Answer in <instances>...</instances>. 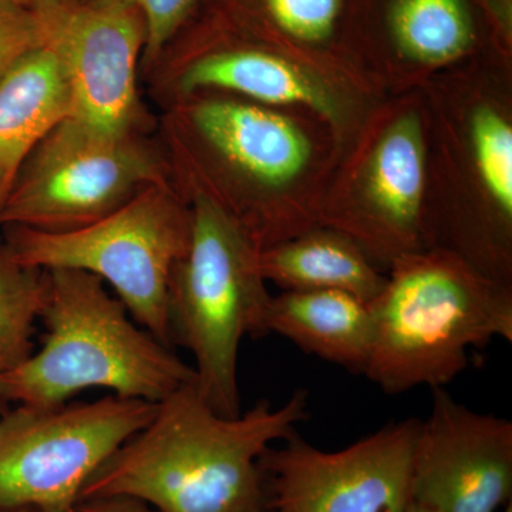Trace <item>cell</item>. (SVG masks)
Segmentation results:
<instances>
[{"mask_svg":"<svg viewBox=\"0 0 512 512\" xmlns=\"http://www.w3.org/2000/svg\"><path fill=\"white\" fill-rule=\"evenodd\" d=\"M170 163L194 178L259 251L322 225L343 146L326 121L221 93L171 104Z\"/></svg>","mask_w":512,"mask_h":512,"instance_id":"obj_1","label":"cell"},{"mask_svg":"<svg viewBox=\"0 0 512 512\" xmlns=\"http://www.w3.org/2000/svg\"><path fill=\"white\" fill-rule=\"evenodd\" d=\"M308 417L303 389L278 409L261 400L225 417L185 384L89 478L79 501L127 495L158 512H265L259 457Z\"/></svg>","mask_w":512,"mask_h":512,"instance_id":"obj_2","label":"cell"},{"mask_svg":"<svg viewBox=\"0 0 512 512\" xmlns=\"http://www.w3.org/2000/svg\"><path fill=\"white\" fill-rule=\"evenodd\" d=\"M429 138L430 248L512 286V63L484 56L421 89Z\"/></svg>","mask_w":512,"mask_h":512,"instance_id":"obj_3","label":"cell"},{"mask_svg":"<svg viewBox=\"0 0 512 512\" xmlns=\"http://www.w3.org/2000/svg\"><path fill=\"white\" fill-rule=\"evenodd\" d=\"M42 315L46 333L0 387L3 402L62 406L90 389L160 403L195 382L192 366L131 318L99 276L50 269Z\"/></svg>","mask_w":512,"mask_h":512,"instance_id":"obj_4","label":"cell"},{"mask_svg":"<svg viewBox=\"0 0 512 512\" xmlns=\"http://www.w3.org/2000/svg\"><path fill=\"white\" fill-rule=\"evenodd\" d=\"M370 303L375 336L365 375L384 393L444 387L468 366V349L512 342V286L443 248L400 256Z\"/></svg>","mask_w":512,"mask_h":512,"instance_id":"obj_5","label":"cell"},{"mask_svg":"<svg viewBox=\"0 0 512 512\" xmlns=\"http://www.w3.org/2000/svg\"><path fill=\"white\" fill-rule=\"evenodd\" d=\"M171 170L191 215L190 241L168 289L171 345L194 357V383L205 402L221 416L237 417L242 340L268 335L272 295L259 266L261 251L194 178L173 164Z\"/></svg>","mask_w":512,"mask_h":512,"instance_id":"obj_6","label":"cell"},{"mask_svg":"<svg viewBox=\"0 0 512 512\" xmlns=\"http://www.w3.org/2000/svg\"><path fill=\"white\" fill-rule=\"evenodd\" d=\"M427 114L421 90L383 97L343 150L322 225L349 235L382 271L429 249Z\"/></svg>","mask_w":512,"mask_h":512,"instance_id":"obj_7","label":"cell"},{"mask_svg":"<svg viewBox=\"0 0 512 512\" xmlns=\"http://www.w3.org/2000/svg\"><path fill=\"white\" fill-rule=\"evenodd\" d=\"M191 215L174 178L153 185L107 217L66 232L5 228L3 248L19 264L99 276L131 318L170 346L168 289L190 241Z\"/></svg>","mask_w":512,"mask_h":512,"instance_id":"obj_8","label":"cell"},{"mask_svg":"<svg viewBox=\"0 0 512 512\" xmlns=\"http://www.w3.org/2000/svg\"><path fill=\"white\" fill-rule=\"evenodd\" d=\"M171 180L167 151L146 133H109L70 116L20 165L0 210V229L87 227Z\"/></svg>","mask_w":512,"mask_h":512,"instance_id":"obj_9","label":"cell"},{"mask_svg":"<svg viewBox=\"0 0 512 512\" xmlns=\"http://www.w3.org/2000/svg\"><path fill=\"white\" fill-rule=\"evenodd\" d=\"M157 403L109 394L90 403L18 406L0 421V507L72 510L84 484L153 419Z\"/></svg>","mask_w":512,"mask_h":512,"instance_id":"obj_10","label":"cell"},{"mask_svg":"<svg viewBox=\"0 0 512 512\" xmlns=\"http://www.w3.org/2000/svg\"><path fill=\"white\" fill-rule=\"evenodd\" d=\"M198 93L228 94L264 106L306 111L333 128L343 150L383 99L291 53L235 35L207 19L165 76L170 106Z\"/></svg>","mask_w":512,"mask_h":512,"instance_id":"obj_11","label":"cell"},{"mask_svg":"<svg viewBox=\"0 0 512 512\" xmlns=\"http://www.w3.org/2000/svg\"><path fill=\"white\" fill-rule=\"evenodd\" d=\"M421 420L392 421L339 451L293 430L259 457L268 512H404Z\"/></svg>","mask_w":512,"mask_h":512,"instance_id":"obj_12","label":"cell"},{"mask_svg":"<svg viewBox=\"0 0 512 512\" xmlns=\"http://www.w3.org/2000/svg\"><path fill=\"white\" fill-rule=\"evenodd\" d=\"M43 39L62 66L73 117L109 133H146L138 69L146 25L134 9L77 2L37 13Z\"/></svg>","mask_w":512,"mask_h":512,"instance_id":"obj_13","label":"cell"},{"mask_svg":"<svg viewBox=\"0 0 512 512\" xmlns=\"http://www.w3.org/2000/svg\"><path fill=\"white\" fill-rule=\"evenodd\" d=\"M359 42L367 76L384 97L421 90L480 57H501L477 0H360Z\"/></svg>","mask_w":512,"mask_h":512,"instance_id":"obj_14","label":"cell"},{"mask_svg":"<svg viewBox=\"0 0 512 512\" xmlns=\"http://www.w3.org/2000/svg\"><path fill=\"white\" fill-rule=\"evenodd\" d=\"M512 423L433 389L414 447L410 503L440 512H497L511 503Z\"/></svg>","mask_w":512,"mask_h":512,"instance_id":"obj_15","label":"cell"},{"mask_svg":"<svg viewBox=\"0 0 512 512\" xmlns=\"http://www.w3.org/2000/svg\"><path fill=\"white\" fill-rule=\"evenodd\" d=\"M207 20L284 50L377 97L360 55V0H210Z\"/></svg>","mask_w":512,"mask_h":512,"instance_id":"obj_16","label":"cell"},{"mask_svg":"<svg viewBox=\"0 0 512 512\" xmlns=\"http://www.w3.org/2000/svg\"><path fill=\"white\" fill-rule=\"evenodd\" d=\"M266 332L291 340L309 355L363 375L375 319L369 303L339 291H282L271 296Z\"/></svg>","mask_w":512,"mask_h":512,"instance_id":"obj_17","label":"cell"},{"mask_svg":"<svg viewBox=\"0 0 512 512\" xmlns=\"http://www.w3.org/2000/svg\"><path fill=\"white\" fill-rule=\"evenodd\" d=\"M259 266L282 291L346 292L369 305L387 278L355 239L325 225L259 252Z\"/></svg>","mask_w":512,"mask_h":512,"instance_id":"obj_18","label":"cell"},{"mask_svg":"<svg viewBox=\"0 0 512 512\" xmlns=\"http://www.w3.org/2000/svg\"><path fill=\"white\" fill-rule=\"evenodd\" d=\"M72 114L59 60L46 45L36 47L0 80V173L15 178L39 141Z\"/></svg>","mask_w":512,"mask_h":512,"instance_id":"obj_19","label":"cell"},{"mask_svg":"<svg viewBox=\"0 0 512 512\" xmlns=\"http://www.w3.org/2000/svg\"><path fill=\"white\" fill-rule=\"evenodd\" d=\"M47 272L0 254V387L33 352L35 323L42 315ZM0 394V412L5 409Z\"/></svg>","mask_w":512,"mask_h":512,"instance_id":"obj_20","label":"cell"},{"mask_svg":"<svg viewBox=\"0 0 512 512\" xmlns=\"http://www.w3.org/2000/svg\"><path fill=\"white\" fill-rule=\"evenodd\" d=\"M90 5L134 9L146 25L144 63L151 66L163 57L164 50L185 28L201 0H80Z\"/></svg>","mask_w":512,"mask_h":512,"instance_id":"obj_21","label":"cell"},{"mask_svg":"<svg viewBox=\"0 0 512 512\" xmlns=\"http://www.w3.org/2000/svg\"><path fill=\"white\" fill-rule=\"evenodd\" d=\"M43 43L42 23L35 10L16 0H0V80Z\"/></svg>","mask_w":512,"mask_h":512,"instance_id":"obj_22","label":"cell"},{"mask_svg":"<svg viewBox=\"0 0 512 512\" xmlns=\"http://www.w3.org/2000/svg\"><path fill=\"white\" fill-rule=\"evenodd\" d=\"M483 10L495 50L512 63V0H477Z\"/></svg>","mask_w":512,"mask_h":512,"instance_id":"obj_23","label":"cell"},{"mask_svg":"<svg viewBox=\"0 0 512 512\" xmlns=\"http://www.w3.org/2000/svg\"><path fill=\"white\" fill-rule=\"evenodd\" d=\"M76 512H158L144 501L127 495H109L80 500L74 505Z\"/></svg>","mask_w":512,"mask_h":512,"instance_id":"obj_24","label":"cell"},{"mask_svg":"<svg viewBox=\"0 0 512 512\" xmlns=\"http://www.w3.org/2000/svg\"><path fill=\"white\" fill-rule=\"evenodd\" d=\"M79 0H28L30 8L36 13L53 12V10L67 8Z\"/></svg>","mask_w":512,"mask_h":512,"instance_id":"obj_25","label":"cell"},{"mask_svg":"<svg viewBox=\"0 0 512 512\" xmlns=\"http://www.w3.org/2000/svg\"><path fill=\"white\" fill-rule=\"evenodd\" d=\"M13 178L9 177V175L0 173V210H2L3 202H5L6 197H8V192L10 190V185H12ZM3 249V232L0 229V254H2Z\"/></svg>","mask_w":512,"mask_h":512,"instance_id":"obj_26","label":"cell"},{"mask_svg":"<svg viewBox=\"0 0 512 512\" xmlns=\"http://www.w3.org/2000/svg\"><path fill=\"white\" fill-rule=\"evenodd\" d=\"M0 512H76L72 510H59V508L35 507V505H23V507H0Z\"/></svg>","mask_w":512,"mask_h":512,"instance_id":"obj_27","label":"cell"},{"mask_svg":"<svg viewBox=\"0 0 512 512\" xmlns=\"http://www.w3.org/2000/svg\"><path fill=\"white\" fill-rule=\"evenodd\" d=\"M404 512H440L437 510H433V508L424 507V505L410 503L407 505L406 510Z\"/></svg>","mask_w":512,"mask_h":512,"instance_id":"obj_28","label":"cell"},{"mask_svg":"<svg viewBox=\"0 0 512 512\" xmlns=\"http://www.w3.org/2000/svg\"><path fill=\"white\" fill-rule=\"evenodd\" d=\"M503 512H512V505L511 503H508V505H505Z\"/></svg>","mask_w":512,"mask_h":512,"instance_id":"obj_29","label":"cell"},{"mask_svg":"<svg viewBox=\"0 0 512 512\" xmlns=\"http://www.w3.org/2000/svg\"><path fill=\"white\" fill-rule=\"evenodd\" d=\"M16 2L25 3V5L29 6L28 0H16Z\"/></svg>","mask_w":512,"mask_h":512,"instance_id":"obj_30","label":"cell"},{"mask_svg":"<svg viewBox=\"0 0 512 512\" xmlns=\"http://www.w3.org/2000/svg\"><path fill=\"white\" fill-rule=\"evenodd\" d=\"M265 512H268V511H265Z\"/></svg>","mask_w":512,"mask_h":512,"instance_id":"obj_31","label":"cell"}]
</instances>
